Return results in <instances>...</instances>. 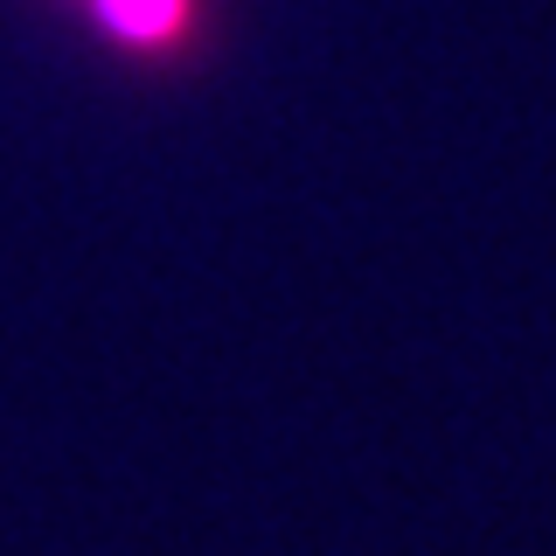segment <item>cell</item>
Returning a JSON list of instances; mask_svg holds the SVG:
<instances>
[{
	"label": "cell",
	"mask_w": 556,
	"mask_h": 556,
	"mask_svg": "<svg viewBox=\"0 0 556 556\" xmlns=\"http://www.w3.org/2000/svg\"><path fill=\"white\" fill-rule=\"evenodd\" d=\"M104 22L118 35H132V42H161L181 22V0H104Z\"/></svg>",
	"instance_id": "6da1fadb"
}]
</instances>
